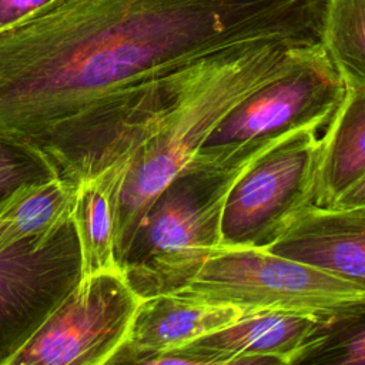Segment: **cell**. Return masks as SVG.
<instances>
[{"label": "cell", "instance_id": "obj_1", "mask_svg": "<svg viewBox=\"0 0 365 365\" xmlns=\"http://www.w3.org/2000/svg\"><path fill=\"white\" fill-rule=\"evenodd\" d=\"M304 31V0H58L0 33V134L78 187L137 150L197 61Z\"/></svg>", "mask_w": 365, "mask_h": 365}, {"label": "cell", "instance_id": "obj_2", "mask_svg": "<svg viewBox=\"0 0 365 365\" xmlns=\"http://www.w3.org/2000/svg\"><path fill=\"white\" fill-rule=\"evenodd\" d=\"M298 47L291 43L254 44L194 66L155 130L130 157L115 202L117 262L157 195L192 161L234 107L288 66Z\"/></svg>", "mask_w": 365, "mask_h": 365}, {"label": "cell", "instance_id": "obj_3", "mask_svg": "<svg viewBox=\"0 0 365 365\" xmlns=\"http://www.w3.org/2000/svg\"><path fill=\"white\" fill-rule=\"evenodd\" d=\"M294 133L228 154H197L165 185L118 261L140 298L177 292L191 282L221 247V218L232 185L257 158Z\"/></svg>", "mask_w": 365, "mask_h": 365}, {"label": "cell", "instance_id": "obj_4", "mask_svg": "<svg viewBox=\"0 0 365 365\" xmlns=\"http://www.w3.org/2000/svg\"><path fill=\"white\" fill-rule=\"evenodd\" d=\"M184 297L259 311L327 317L365 301V284L267 248H220L182 289Z\"/></svg>", "mask_w": 365, "mask_h": 365}, {"label": "cell", "instance_id": "obj_5", "mask_svg": "<svg viewBox=\"0 0 365 365\" xmlns=\"http://www.w3.org/2000/svg\"><path fill=\"white\" fill-rule=\"evenodd\" d=\"M345 83L322 43L301 46L288 66L244 98L197 154H228L242 145L328 124Z\"/></svg>", "mask_w": 365, "mask_h": 365}, {"label": "cell", "instance_id": "obj_6", "mask_svg": "<svg viewBox=\"0 0 365 365\" xmlns=\"http://www.w3.org/2000/svg\"><path fill=\"white\" fill-rule=\"evenodd\" d=\"M318 130L302 128L257 158L230 190L220 248H267L314 205Z\"/></svg>", "mask_w": 365, "mask_h": 365}, {"label": "cell", "instance_id": "obj_7", "mask_svg": "<svg viewBox=\"0 0 365 365\" xmlns=\"http://www.w3.org/2000/svg\"><path fill=\"white\" fill-rule=\"evenodd\" d=\"M140 301L120 268L83 275L9 365L108 364Z\"/></svg>", "mask_w": 365, "mask_h": 365}, {"label": "cell", "instance_id": "obj_8", "mask_svg": "<svg viewBox=\"0 0 365 365\" xmlns=\"http://www.w3.org/2000/svg\"><path fill=\"white\" fill-rule=\"evenodd\" d=\"M81 277L73 217L47 238L0 252V365H9Z\"/></svg>", "mask_w": 365, "mask_h": 365}, {"label": "cell", "instance_id": "obj_9", "mask_svg": "<svg viewBox=\"0 0 365 365\" xmlns=\"http://www.w3.org/2000/svg\"><path fill=\"white\" fill-rule=\"evenodd\" d=\"M319 318L294 312L259 311L153 356L148 365H294Z\"/></svg>", "mask_w": 365, "mask_h": 365}, {"label": "cell", "instance_id": "obj_10", "mask_svg": "<svg viewBox=\"0 0 365 365\" xmlns=\"http://www.w3.org/2000/svg\"><path fill=\"white\" fill-rule=\"evenodd\" d=\"M244 317L228 304H212L177 292L141 298L128 335L108 364H144Z\"/></svg>", "mask_w": 365, "mask_h": 365}, {"label": "cell", "instance_id": "obj_11", "mask_svg": "<svg viewBox=\"0 0 365 365\" xmlns=\"http://www.w3.org/2000/svg\"><path fill=\"white\" fill-rule=\"evenodd\" d=\"M267 250L365 284V205H311Z\"/></svg>", "mask_w": 365, "mask_h": 365}, {"label": "cell", "instance_id": "obj_12", "mask_svg": "<svg viewBox=\"0 0 365 365\" xmlns=\"http://www.w3.org/2000/svg\"><path fill=\"white\" fill-rule=\"evenodd\" d=\"M321 138L314 205L331 207L365 174V87L345 84V94Z\"/></svg>", "mask_w": 365, "mask_h": 365}, {"label": "cell", "instance_id": "obj_13", "mask_svg": "<svg viewBox=\"0 0 365 365\" xmlns=\"http://www.w3.org/2000/svg\"><path fill=\"white\" fill-rule=\"evenodd\" d=\"M130 157L77 188L73 221L81 251L83 275L120 268L115 255V202Z\"/></svg>", "mask_w": 365, "mask_h": 365}, {"label": "cell", "instance_id": "obj_14", "mask_svg": "<svg viewBox=\"0 0 365 365\" xmlns=\"http://www.w3.org/2000/svg\"><path fill=\"white\" fill-rule=\"evenodd\" d=\"M77 188L54 177L11 195L0 205V252L53 235L73 217Z\"/></svg>", "mask_w": 365, "mask_h": 365}, {"label": "cell", "instance_id": "obj_15", "mask_svg": "<svg viewBox=\"0 0 365 365\" xmlns=\"http://www.w3.org/2000/svg\"><path fill=\"white\" fill-rule=\"evenodd\" d=\"M294 365H365V301L319 318Z\"/></svg>", "mask_w": 365, "mask_h": 365}, {"label": "cell", "instance_id": "obj_16", "mask_svg": "<svg viewBox=\"0 0 365 365\" xmlns=\"http://www.w3.org/2000/svg\"><path fill=\"white\" fill-rule=\"evenodd\" d=\"M321 43L344 83L365 87V0H327Z\"/></svg>", "mask_w": 365, "mask_h": 365}, {"label": "cell", "instance_id": "obj_17", "mask_svg": "<svg viewBox=\"0 0 365 365\" xmlns=\"http://www.w3.org/2000/svg\"><path fill=\"white\" fill-rule=\"evenodd\" d=\"M54 177L56 170L38 151L0 134V205L19 190Z\"/></svg>", "mask_w": 365, "mask_h": 365}, {"label": "cell", "instance_id": "obj_18", "mask_svg": "<svg viewBox=\"0 0 365 365\" xmlns=\"http://www.w3.org/2000/svg\"><path fill=\"white\" fill-rule=\"evenodd\" d=\"M58 0H0V33L9 30Z\"/></svg>", "mask_w": 365, "mask_h": 365}, {"label": "cell", "instance_id": "obj_19", "mask_svg": "<svg viewBox=\"0 0 365 365\" xmlns=\"http://www.w3.org/2000/svg\"><path fill=\"white\" fill-rule=\"evenodd\" d=\"M365 205V174L348 187L331 207H356Z\"/></svg>", "mask_w": 365, "mask_h": 365}]
</instances>
